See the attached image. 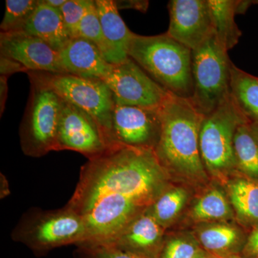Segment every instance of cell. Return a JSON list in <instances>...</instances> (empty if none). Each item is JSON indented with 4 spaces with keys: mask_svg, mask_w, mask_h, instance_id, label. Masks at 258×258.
Returning a JSON list of instances; mask_svg holds the SVG:
<instances>
[{
    "mask_svg": "<svg viewBox=\"0 0 258 258\" xmlns=\"http://www.w3.org/2000/svg\"><path fill=\"white\" fill-rule=\"evenodd\" d=\"M239 3L238 0H208L214 35L227 51L233 48L242 36L235 20Z\"/></svg>",
    "mask_w": 258,
    "mask_h": 258,
    "instance_id": "cell-18",
    "label": "cell"
},
{
    "mask_svg": "<svg viewBox=\"0 0 258 258\" xmlns=\"http://www.w3.org/2000/svg\"><path fill=\"white\" fill-rule=\"evenodd\" d=\"M247 121L231 96L215 111L204 115L200 154L205 169L213 175H224L237 167L234 138L237 127Z\"/></svg>",
    "mask_w": 258,
    "mask_h": 258,
    "instance_id": "cell-7",
    "label": "cell"
},
{
    "mask_svg": "<svg viewBox=\"0 0 258 258\" xmlns=\"http://www.w3.org/2000/svg\"><path fill=\"white\" fill-rule=\"evenodd\" d=\"M108 148L101 128L93 117L62 99L56 151H74L91 159L101 155Z\"/></svg>",
    "mask_w": 258,
    "mask_h": 258,
    "instance_id": "cell-11",
    "label": "cell"
},
{
    "mask_svg": "<svg viewBox=\"0 0 258 258\" xmlns=\"http://www.w3.org/2000/svg\"><path fill=\"white\" fill-rule=\"evenodd\" d=\"M8 76H1L0 77V107H1V114L4 111L5 102L8 93Z\"/></svg>",
    "mask_w": 258,
    "mask_h": 258,
    "instance_id": "cell-33",
    "label": "cell"
},
{
    "mask_svg": "<svg viewBox=\"0 0 258 258\" xmlns=\"http://www.w3.org/2000/svg\"><path fill=\"white\" fill-rule=\"evenodd\" d=\"M186 200L187 192L183 188L166 189L147 208V211L165 229L175 220Z\"/></svg>",
    "mask_w": 258,
    "mask_h": 258,
    "instance_id": "cell-22",
    "label": "cell"
},
{
    "mask_svg": "<svg viewBox=\"0 0 258 258\" xmlns=\"http://www.w3.org/2000/svg\"><path fill=\"white\" fill-rule=\"evenodd\" d=\"M229 197L237 216L246 225H258V180L239 178L228 185Z\"/></svg>",
    "mask_w": 258,
    "mask_h": 258,
    "instance_id": "cell-21",
    "label": "cell"
},
{
    "mask_svg": "<svg viewBox=\"0 0 258 258\" xmlns=\"http://www.w3.org/2000/svg\"><path fill=\"white\" fill-rule=\"evenodd\" d=\"M103 81L113 93L115 103L123 106L161 108L171 94L130 57L113 66Z\"/></svg>",
    "mask_w": 258,
    "mask_h": 258,
    "instance_id": "cell-9",
    "label": "cell"
},
{
    "mask_svg": "<svg viewBox=\"0 0 258 258\" xmlns=\"http://www.w3.org/2000/svg\"><path fill=\"white\" fill-rule=\"evenodd\" d=\"M128 57L171 94L191 98V50L167 32L154 36L134 33Z\"/></svg>",
    "mask_w": 258,
    "mask_h": 258,
    "instance_id": "cell-3",
    "label": "cell"
},
{
    "mask_svg": "<svg viewBox=\"0 0 258 258\" xmlns=\"http://www.w3.org/2000/svg\"><path fill=\"white\" fill-rule=\"evenodd\" d=\"M161 127V108L115 103L112 133L115 144L154 151L160 139Z\"/></svg>",
    "mask_w": 258,
    "mask_h": 258,
    "instance_id": "cell-10",
    "label": "cell"
},
{
    "mask_svg": "<svg viewBox=\"0 0 258 258\" xmlns=\"http://www.w3.org/2000/svg\"><path fill=\"white\" fill-rule=\"evenodd\" d=\"M91 0H67L60 8L66 28L71 38L79 36V27Z\"/></svg>",
    "mask_w": 258,
    "mask_h": 258,
    "instance_id": "cell-27",
    "label": "cell"
},
{
    "mask_svg": "<svg viewBox=\"0 0 258 258\" xmlns=\"http://www.w3.org/2000/svg\"><path fill=\"white\" fill-rule=\"evenodd\" d=\"M237 167L258 180V123L247 121L237 127L234 138Z\"/></svg>",
    "mask_w": 258,
    "mask_h": 258,
    "instance_id": "cell-20",
    "label": "cell"
},
{
    "mask_svg": "<svg viewBox=\"0 0 258 258\" xmlns=\"http://www.w3.org/2000/svg\"><path fill=\"white\" fill-rule=\"evenodd\" d=\"M38 73L62 99L93 117L99 125L108 148L116 145L112 133L114 97L104 81L70 74Z\"/></svg>",
    "mask_w": 258,
    "mask_h": 258,
    "instance_id": "cell-8",
    "label": "cell"
},
{
    "mask_svg": "<svg viewBox=\"0 0 258 258\" xmlns=\"http://www.w3.org/2000/svg\"><path fill=\"white\" fill-rule=\"evenodd\" d=\"M59 54L66 74L84 79L103 81L114 66L107 62L94 44L82 37L71 38Z\"/></svg>",
    "mask_w": 258,
    "mask_h": 258,
    "instance_id": "cell-15",
    "label": "cell"
},
{
    "mask_svg": "<svg viewBox=\"0 0 258 258\" xmlns=\"http://www.w3.org/2000/svg\"><path fill=\"white\" fill-rule=\"evenodd\" d=\"M118 9L127 8V9L138 10L139 11H147L149 2L148 1H115Z\"/></svg>",
    "mask_w": 258,
    "mask_h": 258,
    "instance_id": "cell-32",
    "label": "cell"
},
{
    "mask_svg": "<svg viewBox=\"0 0 258 258\" xmlns=\"http://www.w3.org/2000/svg\"><path fill=\"white\" fill-rule=\"evenodd\" d=\"M164 230L147 209L106 245L113 246L139 257L157 258L162 249Z\"/></svg>",
    "mask_w": 258,
    "mask_h": 258,
    "instance_id": "cell-14",
    "label": "cell"
},
{
    "mask_svg": "<svg viewBox=\"0 0 258 258\" xmlns=\"http://www.w3.org/2000/svg\"><path fill=\"white\" fill-rule=\"evenodd\" d=\"M42 1L51 8L60 10L67 0H42Z\"/></svg>",
    "mask_w": 258,
    "mask_h": 258,
    "instance_id": "cell-34",
    "label": "cell"
},
{
    "mask_svg": "<svg viewBox=\"0 0 258 258\" xmlns=\"http://www.w3.org/2000/svg\"><path fill=\"white\" fill-rule=\"evenodd\" d=\"M244 252L248 257L258 258V225L249 236L244 245Z\"/></svg>",
    "mask_w": 258,
    "mask_h": 258,
    "instance_id": "cell-31",
    "label": "cell"
},
{
    "mask_svg": "<svg viewBox=\"0 0 258 258\" xmlns=\"http://www.w3.org/2000/svg\"><path fill=\"white\" fill-rule=\"evenodd\" d=\"M105 40L111 50L112 64H118L128 58V50L134 35L120 16L113 0H95Z\"/></svg>",
    "mask_w": 258,
    "mask_h": 258,
    "instance_id": "cell-16",
    "label": "cell"
},
{
    "mask_svg": "<svg viewBox=\"0 0 258 258\" xmlns=\"http://www.w3.org/2000/svg\"><path fill=\"white\" fill-rule=\"evenodd\" d=\"M23 31L41 39L57 52H60L71 39L60 10L51 8L42 0H40V5Z\"/></svg>",
    "mask_w": 258,
    "mask_h": 258,
    "instance_id": "cell-17",
    "label": "cell"
},
{
    "mask_svg": "<svg viewBox=\"0 0 258 258\" xmlns=\"http://www.w3.org/2000/svg\"><path fill=\"white\" fill-rule=\"evenodd\" d=\"M232 62L212 35L191 50L193 91L189 101L202 115L210 114L230 97Z\"/></svg>",
    "mask_w": 258,
    "mask_h": 258,
    "instance_id": "cell-6",
    "label": "cell"
},
{
    "mask_svg": "<svg viewBox=\"0 0 258 258\" xmlns=\"http://www.w3.org/2000/svg\"><path fill=\"white\" fill-rule=\"evenodd\" d=\"M28 74L31 88L20 127V146L25 155L39 158L56 151L62 98L38 72Z\"/></svg>",
    "mask_w": 258,
    "mask_h": 258,
    "instance_id": "cell-4",
    "label": "cell"
},
{
    "mask_svg": "<svg viewBox=\"0 0 258 258\" xmlns=\"http://www.w3.org/2000/svg\"><path fill=\"white\" fill-rule=\"evenodd\" d=\"M0 71L1 76L9 77L10 75L18 72H25L28 74V71L18 62L4 56H0Z\"/></svg>",
    "mask_w": 258,
    "mask_h": 258,
    "instance_id": "cell-30",
    "label": "cell"
},
{
    "mask_svg": "<svg viewBox=\"0 0 258 258\" xmlns=\"http://www.w3.org/2000/svg\"><path fill=\"white\" fill-rule=\"evenodd\" d=\"M79 36L92 42L105 57L107 62L112 64L111 50L105 40L102 31L101 23L98 18L95 1H92L83 17L79 27Z\"/></svg>",
    "mask_w": 258,
    "mask_h": 258,
    "instance_id": "cell-26",
    "label": "cell"
},
{
    "mask_svg": "<svg viewBox=\"0 0 258 258\" xmlns=\"http://www.w3.org/2000/svg\"><path fill=\"white\" fill-rule=\"evenodd\" d=\"M162 127L154 152L166 171L191 179L205 177L200 149V132L203 115L189 99L171 94L161 107Z\"/></svg>",
    "mask_w": 258,
    "mask_h": 258,
    "instance_id": "cell-2",
    "label": "cell"
},
{
    "mask_svg": "<svg viewBox=\"0 0 258 258\" xmlns=\"http://www.w3.org/2000/svg\"><path fill=\"white\" fill-rule=\"evenodd\" d=\"M80 247L87 252L91 258H144L106 244Z\"/></svg>",
    "mask_w": 258,
    "mask_h": 258,
    "instance_id": "cell-29",
    "label": "cell"
},
{
    "mask_svg": "<svg viewBox=\"0 0 258 258\" xmlns=\"http://www.w3.org/2000/svg\"><path fill=\"white\" fill-rule=\"evenodd\" d=\"M169 25L172 38L195 50L214 34L208 0H171Z\"/></svg>",
    "mask_w": 258,
    "mask_h": 258,
    "instance_id": "cell-12",
    "label": "cell"
},
{
    "mask_svg": "<svg viewBox=\"0 0 258 258\" xmlns=\"http://www.w3.org/2000/svg\"><path fill=\"white\" fill-rule=\"evenodd\" d=\"M191 216L200 221L225 220L232 217V211L224 193L214 189L205 194L197 202Z\"/></svg>",
    "mask_w": 258,
    "mask_h": 258,
    "instance_id": "cell-23",
    "label": "cell"
},
{
    "mask_svg": "<svg viewBox=\"0 0 258 258\" xmlns=\"http://www.w3.org/2000/svg\"><path fill=\"white\" fill-rule=\"evenodd\" d=\"M194 258H210L208 256H207L206 254L204 253L203 251H200V252L196 256H195Z\"/></svg>",
    "mask_w": 258,
    "mask_h": 258,
    "instance_id": "cell-35",
    "label": "cell"
},
{
    "mask_svg": "<svg viewBox=\"0 0 258 258\" xmlns=\"http://www.w3.org/2000/svg\"><path fill=\"white\" fill-rule=\"evenodd\" d=\"M202 244L208 250L223 252L232 249L240 240V233L235 227L228 225L205 227L199 233Z\"/></svg>",
    "mask_w": 258,
    "mask_h": 258,
    "instance_id": "cell-24",
    "label": "cell"
},
{
    "mask_svg": "<svg viewBox=\"0 0 258 258\" xmlns=\"http://www.w3.org/2000/svg\"><path fill=\"white\" fill-rule=\"evenodd\" d=\"M200 251L192 240L174 238L168 241L162 247L160 258H194Z\"/></svg>",
    "mask_w": 258,
    "mask_h": 258,
    "instance_id": "cell-28",
    "label": "cell"
},
{
    "mask_svg": "<svg viewBox=\"0 0 258 258\" xmlns=\"http://www.w3.org/2000/svg\"><path fill=\"white\" fill-rule=\"evenodd\" d=\"M166 175L154 150L116 144L81 167L66 207L82 217L98 199L123 195L149 208L166 189Z\"/></svg>",
    "mask_w": 258,
    "mask_h": 258,
    "instance_id": "cell-1",
    "label": "cell"
},
{
    "mask_svg": "<svg viewBox=\"0 0 258 258\" xmlns=\"http://www.w3.org/2000/svg\"><path fill=\"white\" fill-rule=\"evenodd\" d=\"M230 96L244 116L258 123V77L232 64Z\"/></svg>",
    "mask_w": 258,
    "mask_h": 258,
    "instance_id": "cell-19",
    "label": "cell"
},
{
    "mask_svg": "<svg viewBox=\"0 0 258 258\" xmlns=\"http://www.w3.org/2000/svg\"><path fill=\"white\" fill-rule=\"evenodd\" d=\"M12 237L34 252H44L82 244L86 238V227L83 217L66 206L55 210L32 209L22 216Z\"/></svg>",
    "mask_w": 258,
    "mask_h": 258,
    "instance_id": "cell-5",
    "label": "cell"
},
{
    "mask_svg": "<svg viewBox=\"0 0 258 258\" xmlns=\"http://www.w3.org/2000/svg\"><path fill=\"white\" fill-rule=\"evenodd\" d=\"M40 3V0H7L4 18L0 25L1 32L23 31Z\"/></svg>",
    "mask_w": 258,
    "mask_h": 258,
    "instance_id": "cell-25",
    "label": "cell"
},
{
    "mask_svg": "<svg viewBox=\"0 0 258 258\" xmlns=\"http://www.w3.org/2000/svg\"><path fill=\"white\" fill-rule=\"evenodd\" d=\"M1 56L18 62L29 71L66 74L59 52L41 39L23 31L0 33Z\"/></svg>",
    "mask_w": 258,
    "mask_h": 258,
    "instance_id": "cell-13",
    "label": "cell"
},
{
    "mask_svg": "<svg viewBox=\"0 0 258 258\" xmlns=\"http://www.w3.org/2000/svg\"><path fill=\"white\" fill-rule=\"evenodd\" d=\"M232 258H241L240 257H237V256H233Z\"/></svg>",
    "mask_w": 258,
    "mask_h": 258,
    "instance_id": "cell-36",
    "label": "cell"
}]
</instances>
